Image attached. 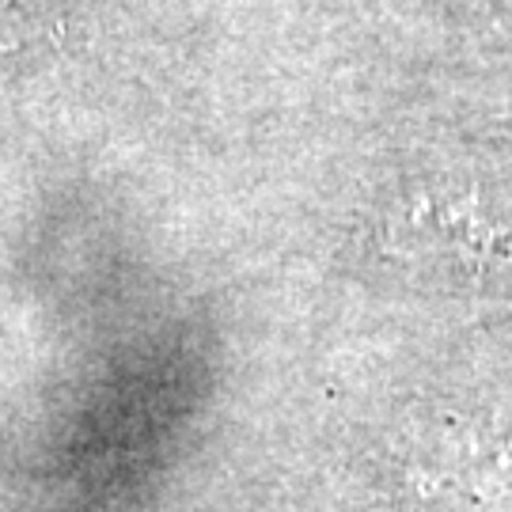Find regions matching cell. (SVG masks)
Wrapping results in <instances>:
<instances>
[{
  "instance_id": "1",
  "label": "cell",
  "mask_w": 512,
  "mask_h": 512,
  "mask_svg": "<svg viewBox=\"0 0 512 512\" xmlns=\"http://www.w3.org/2000/svg\"><path fill=\"white\" fill-rule=\"evenodd\" d=\"M61 42V16L50 0H0V76L31 73Z\"/></svg>"
}]
</instances>
